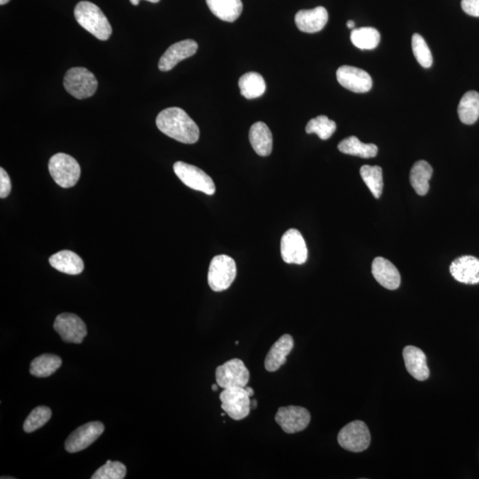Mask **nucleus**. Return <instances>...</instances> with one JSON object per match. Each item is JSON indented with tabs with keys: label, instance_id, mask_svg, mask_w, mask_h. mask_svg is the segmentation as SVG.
Listing matches in <instances>:
<instances>
[{
	"label": "nucleus",
	"instance_id": "obj_1",
	"mask_svg": "<svg viewBox=\"0 0 479 479\" xmlns=\"http://www.w3.org/2000/svg\"><path fill=\"white\" fill-rule=\"evenodd\" d=\"M156 124L162 133L177 142L185 144L198 142L199 128L182 108L164 109L158 114Z\"/></svg>",
	"mask_w": 479,
	"mask_h": 479
},
{
	"label": "nucleus",
	"instance_id": "obj_2",
	"mask_svg": "<svg viewBox=\"0 0 479 479\" xmlns=\"http://www.w3.org/2000/svg\"><path fill=\"white\" fill-rule=\"evenodd\" d=\"M74 16L79 26L98 40L105 41L111 38L112 34L111 23L101 9L94 3L79 2L74 10Z\"/></svg>",
	"mask_w": 479,
	"mask_h": 479
},
{
	"label": "nucleus",
	"instance_id": "obj_3",
	"mask_svg": "<svg viewBox=\"0 0 479 479\" xmlns=\"http://www.w3.org/2000/svg\"><path fill=\"white\" fill-rule=\"evenodd\" d=\"M49 172L56 184L63 188H69L79 181L80 165L69 154L58 153L51 157L48 164Z\"/></svg>",
	"mask_w": 479,
	"mask_h": 479
},
{
	"label": "nucleus",
	"instance_id": "obj_4",
	"mask_svg": "<svg viewBox=\"0 0 479 479\" xmlns=\"http://www.w3.org/2000/svg\"><path fill=\"white\" fill-rule=\"evenodd\" d=\"M63 84L70 95L79 100H84L96 93L98 81L87 69L76 67L67 72Z\"/></svg>",
	"mask_w": 479,
	"mask_h": 479
},
{
	"label": "nucleus",
	"instance_id": "obj_5",
	"mask_svg": "<svg viewBox=\"0 0 479 479\" xmlns=\"http://www.w3.org/2000/svg\"><path fill=\"white\" fill-rule=\"evenodd\" d=\"M236 264L235 260L227 255H218L211 260L208 283L215 292L227 291L236 277Z\"/></svg>",
	"mask_w": 479,
	"mask_h": 479
},
{
	"label": "nucleus",
	"instance_id": "obj_6",
	"mask_svg": "<svg viewBox=\"0 0 479 479\" xmlns=\"http://www.w3.org/2000/svg\"><path fill=\"white\" fill-rule=\"evenodd\" d=\"M337 441L341 447L350 452H364L371 445V432L365 422L354 421L345 425L338 433Z\"/></svg>",
	"mask_w": 479,
	"mask_h": 479
},
{
	"label": "nucleus",
	"instance_id": "obj_7",
	"mask_svg": "<svg viewBox=\"0 0 479 479\" xmlns=\"http://www.w3.org/2000/svg\"><path fill=\"white\" fill-rule=\"evenodd\" d=\"M251 398L242 387L224 389L220 395L221 408L232 420L241 421L247 417L252 410Z\"/></svg>",
	"mask_w": 479,
	"mask_h": 479
},
{
	"label": "nucleus",
	"instance_id": "obj_8",
	"mask_svg": "<svg viewBox=\"0 0 479 479\" xmlns=\"http://www.w3.org/2000/svg\"><path fill=\"white\" fill-rule=\"evenodd\" d=\"M174 170L178 178L188 188L208 196H213L216 191L213 179L198 167L184 162H177L174 165Z\"/></svg>",
	"mask_w": 479,
	"mask_h": 479
},
{
	"label": "nucleus",
	"instance_id": "obj_9",
	"mask_svg": "<svg viewBox=\"0 0 479 479\" xmlns=\"http://www.w3.org/2000/svg\"><path fill=\"white\" fill-rule=\"evenodd\" d=\"M249 380V372L239 359H232L225 362L216 369V381L218 386L223 389L232 387L245 388Z\"/></svg>",
	"mask_w": 479,
	"mask_h": 479
},
{
	"label": "nucleus",
	"instance_id": "obj_10",
	"mask_svg": "<svg viewBox=\"0 0 479 479\" xmlns=\"http://www.w3.org/2000/svg\"><path fill=\"white\" fill-rule=\"evenodd\" d=\"M281 253L287 264L303 265L308 258V249L304 237L297 229H290L281 240Z\"/></svg>",
	"mask_w": 479,
	"mask_h": 479
},
{
	"label": "nucleus",
	"instance_id": "obj_11",
	"mask_svg": "<svg viewBox=\"0 0 479 479\" xmlns=\"http://www.w3.org/2000/svg\"><path fill=\"white\" fill-rule=\"evenodd\" d=\"M276 421L283 432L294 434L304 431L311 422V415L305 407L288 406L280 407L276 415Z\"/></svg>",
	"mask_w": 479,
	"mask_h": 479
},
{
	"label": "nucleus",
	"instance_id": "obj_12",
	"mask_svg": "<svg viewBox=\"0 0 479 479\" xmlns=\"http://www.w3.org/2000/svg\"><path fill=\"white\" fill-rule=\"evenodd\" d=\"M56 332L66 343L81 344L87 334L86 324L74 313H62L54 324Z\"/></svg>",
	"mask_w": 479,
	"mask_h": 479
},
{
	"label": "nucleus",
	"instance_id": "obj_13",
	"mask_svg": "<svg viewBox=\"0 0 479 479\" xmlns=\"http://www.w3.org/2000/svg\"><path fill=\"white\" fill-rule=\"evenodd\" d=\"M105 429L101 422H91L80 426L67 439L65 449L70 453L80 452L87 449L100 438Z\"/></svg>",
	"mask_w": 479,
	"mask_h": 479
},
{
	"label": "nucleus",
	"instance_id": "obj_14",
	"mask_svg": "<svg viewBox=\"0 0 479 479\" xmlns=\"http://www.w3.org/2000/svg\"><path fill=\"white\" fill-rule=\"evenodd\" d=\"M337 79L342 86L357 94L367 93L373 86L371 75L356 67L341 66L337 69Z\"/></svg>",
	"mask_w": 479,
	"mask_h": 479
},
{
	"label": "nucleus",
	"instance_id": "obj_15",
	"mask_svg": "<svg viewBox=\"0 0 479 479\" xmlns=\"http://www.w3.org/2000/svg\"><path fill=\"white\" fill-rule=\"evenodd\" d=\"M198 44L193 40H186L171 45L162 56L158 68L161 72H170L179 62L195 55Z\"/></svg>",
	"mask_w": 479,
	"mask_h": 479
},
{
	"label": "nucleus",
	"instance_id": "obj_16",
	"mask_svg": "<svg viewBox=\"0 0 479 479\" xmlns=\"http://www.w3.org/2000/svg\"><path fill=\"white\" fill-rule=\"evenodd\" d=\"M329 21V13L323 6L300 10L295 16V26L305 33H316L324 29Z\"/></svg>",
	"mask_w": 479,
	"mask_h": 479
},
{
	"label": "nucleus",
	"instance_id": "obj_17",
	"mask_svg": "<svg viewBox=\"0 0 479 479\" xmlns=\"http://www.w3.org/2000/svg\"><path fill=\"white\" fill-rule=\"evenodd\" d=\"M450 273L457 281L464 284L479 283V259L472 256H463L453 260Z\"/></svg>",
	"mask_w": 479,
	"mask_h": 479
},
{
	"label": "nucleus",
	"instance_id": "obj_18",
	"mask_svg": "<svg viewBox=\"0 0 479 479\" xmlns=\"http://www.w3.org/2000/svg\"><path fill=\"white\" fill-rule=\"evenodd\" d=\"M372 274L378 283L390 291L399 288L401 278L399 270L389 260L378 257L372 264Z\"/></svg>",
	"mask_w": 479,
	"mask_h": 479
},
{
	"label": "nucleus",
	"instance_id": "obj_19",
	"mask_svg": "<svg viewBox=\"0 0 479 479\" xmlns=\"http://www.w3.org/2000/svg\"><path fill=\"white\" fill-rule=\"evenodd\" d=\"M403 359L407 371L418 381H425L429 376L426 355L420 348L408 345L404 348Z\"/></svg>",
	"mask_w": 479,
	"mask_h": 479
},
{
	"label": "nucleus",
	"instance_id": "obj_20",
	"mask_svg": "<svg viewBox=\"0 0 479 479\" xmlns=\"http://www.w3.org/2000/svg\"><path fill=\"white\" fill-rule=\"evenodd\" d=\"M294 347L293 337L286 334L271 347L265 361V368L269 372H276L287 362V356Z\"/></svg>",
	"mask_w": 479,
	"mask_h": 479
},
{
	"label": "nucleus",
	"instance_id": "obj_21",
	"mask_svg": "<svg viewBox=\"0 0 479 479\" xmlns=\"http://www.w3.org/2000/svg\"><path fill=\"white\" fill-rule=\"evenodd\" d=\"M249 142L253 150L261 157H269L273 150V135L265 123L257 122L249 130Z\"/></svg>",
	"mask_w": 479,
	"mask_h": 479
},
{
	"label": "nucleus",
	"instance_id": "obj_22",
	"mask_svg": "<svg viewBox=\"0 0 479 479\" xmlns=\"http://www.w3.org/2000/svg\"><path fill=\"white\" fill-rule=\"evenodd\" d=\"M49 263L59 272L77 276L83 272L84 266L82 259L75 252L62 251L50 257Z\"/></svg>",
	"mask_w": 479,
	"mask_h": 479
},
{
	"label": "nucleus",
	"instance_id": "obj_23",
	"mask_svg": "<svg viewBox=\"0 0 479 479\" xmlns=\"http://www.w3.org/2000/svg\"><path fill=\"white\" fill-rule=\"evenodd\" d=\"M206 3L215 16L227 23L237 20L244 8L242 0H206Z\"/></svg>",
	"mask_w": 479,
	"mask_h": 479
},
{
	"label": "nucleus",
	"instance_id": "obj_24",
	"mask_svg": "<svg viewBox=\"0 0 479 479\" xmlns=\"http://www.w3.org/2000/svg\"><path fill=\"white\" fill-rule=\"evenodd\" d=\"M433 169L427 162L421 160L413 165L410 171V183L417 195H427L429 189V179H432Z\"/></svg>",
	"mask_w": 479,
	"mask_h": 479
},
{
	"label": "nucleus",
	"instance_id": "obj_25",
	"mask_svg": "<svg viewBox=\"0 0 479 479\" xmlns=\"http://www.w3.org/2000/svg\"><path fill=\"white\" fill-rule=\"evenodd\" d=\"M458 115L465 125H473L479 118V94L470 91L465 94L458 106Z\"/></svg>",
	"mask_w": 479,
	"mask_h": 479
},
{
	"label": "nucleus",
	"instance_id": "obj_26",
	"mask_svg": "<svg viewBox=\"0 0 479 479\" xmlns=\"http://www.w3.org/2000/svg\"><path fill=\"white\" fill-rule=\"evenodd\" d=\"M239 88L242 96L249 100L262 96L266 90L264 77L257 72H249L239 79Z\"/></svg>",
	"mask_w": 479,
	"mask_h": 479
},
{
	"label": "nucleus",
	"instance_id": "obj_27",
	"mask_svg": "<svg viewBox=\"0 0 479 479\" xmlns=\"http://www.w3.org/2000/svg\"><path fill=\"white\" fill-rule=\"evenodd\" d=\"M340 152L361 158H372L376 157L378 149L375 144H365L361 142L357 137L351 136L342 140L338 144Z\"/></svg>",
	"mask_w": 479,
	"mask_h": 479
},
{
	"label": "nucleus",
	"instance_id": "obj_28",
	"mask_svg": "<svg viewBox=\"0 0 479 479\" xmlns=\"http://www.w3.org/2000/svg\"><path fill=\"white\" fill-rule=\"evenodd\" d=\"M62 361L54 354H42L30 364V374L36 378H48L62 367Z\"/></svg>",
	"mask_w": 479,
	"mask_h": 479
},
{
	"label": "nucleus",
	"instance_id": "obj_29",
	"mask_svg": "<svg viewBox=\"0 0 479 479\" xmlns=\"http://www.w3.org/2000/svg\"><path fill=\"white\" fill-rule=\"evenodd\" d=\"M351 40L356 47L361 50H373L378 47L381 36L375 28L364 27L352 30Z\"/></svg>",
	"mask_w": 479,
	"mask_h": 479
},
{
	"label": "nucleus",
	"instance_id": "obj_30",
	"mask_svg": "<svg viewBox=\"0 0 479 479\" xmlns=\"http://www.w3.org/2000/svg\"><path fill=\"white\" fill-rule=\"evenodd\" d=\"M359 172H361V178L368 189L371 190L372 195L376 198H380L383 189L382 168L379 167H371V165H364Z\"/></svg>",
	"mask_w": 479,
	"mask_h": 479
},
{
	"label": "nucleus",
	"instance_id": "obj_31",
	"mask_svg": "<svg viewBox=\"0 0 479 479\" xmlns=\"http://www.w3.org/2000/svg\"><path fill=\"white\" fill-rule=\"evenodd\" d=\"M337 125L333 120L329 119L326 115H319L310 120L305 128V132L308 135L315 133L320 139L329 140L336 132Z\"/></svg>",
	"mask_w": 479,
	"mask_h": 479
},
{
	"label": "nucleus",
	"instance_id": "obj_32",
	"mask_svg": "<svg viewBox=\"0 0 479 479\" xmlns=\"http://www.w3.org/2000/svg\"><path fill=\"white\" fill-rule=\"evenodd\" d=\"M51 417L52 411L50 408L45 406L35 408L24 422V432L31 433L37 431V429L43 427L50 420Z\"/></svg>",
	"mask_w": 479,
	"mask_h": 479
},
{
	"label": "nucleus",
	"instance_id": "obj_33",
	"mask_svg": "<svg viewBox=\"0 0 479 479\" xmlns=\"http://www.w3.org/2000/svg\"><path fill=\"white\" fill-rule=\"evenodd\" d=\"M412 49L415 59L422 67L431 68L433 63L432 54L427 43L420 34L415 33L412 38Z\"/></svg>",
	"mask_w": 479,
	"mask_h": 479
},
{
	"label": "nucleus",
	"instance_id": "obj_34",
	"mask_svg": "<svg viewBox=\"0 0 479 479\" xmlns=\"http://www.w3.org/2000/svg\"><path fill=\"white\" fill-rule=\"evenodd\" d=\"M126 475V467L120 461H107L91 475V479H123Z\"/></svg>",
	"mask_w": 479,
	"mask_h": 479
},
{
	"label": "nucleus",
	"instance_id": "obj_35",
	"mask_svg": "<svg viewBox=\"0 0 479 479\" xmlns=\"http://www.w3.org/2000/svg\"><path fill=\"white\" fill-rule=\"evenodd\" d=\"M12 185L8 172L0 168V198L4 199L11 193Z\"/></svg>",
	"mask_w": 479,
	"mask_h": 479
},
{
	"label": "nucleus",
	"instance_id": "obj_36",
	"mask_svg": "<svg viewBox=\"0 0 479 479\" xmlns=\"http://www.w3.org/2000/svg\"><path fill=\"white\" fill-rule=\"evenodd\" d=\"M461 9L468 16L479 17V0H463Z\"/></svg>",
	"mask_w": 479,
	"mask_h": 479
},
{
	"label": "nucleus",
	"instance_id": "obj_37",
	"mask_svg": "<svg viewBox=\"0 0 479 479\" xmlns=\"http://www.w3.org/2000/svg\"><path fill=\"white\" fill-rule=\"evenodd\" d=\"M257 407H258V401L257 400L253 399L251 400V410H256Z\"/></svg>",
	"mask_w": 479,
	"mask_h": 479
},
{
	"label": "nucleus",
	"instance_id": "obj_38",
	"mask_svg": "<svg viewBox=\"0 0 479 479\" xmlns=\"http://www.w3.org/2000/svg\"><path fill=\"white\" fill-rule=\"evenodd\" d=\"M347 27L349 28V29L354 30L355 28V23L354 22V21H348Z\"/></svg>",
	"mask_w": 479,
	"mask_h": 479
},
{
	"label": "nucleus",
	"instance_id": "obj_39",
	"mask_svg": "<svg viewBox=\"0 0 479 479\" xmlns=\"http://www.w3.org/2000/svg\"><path fill=\"white\" fill-rule=\"evenodd\" d=\"M245 389L246 390H247V393H249V396L252 397L253 395H254V390H253V389L251 388V387L246 386Z\"/></svg>",
	"mask_w": 479,
	"mask_h": 479
},
{
	"label": "nucleus",
	"instance_id": "obj_40",
	"mask_svg": "<svg viewBox=\"0 0 479 479\" xmlns=\"http://www.w3.org/2000/svg\"><path fill=\"white\" fill-rule=\"evenodd\" d=\"M140 0H130V2L132 3L133 6H138L140 4Z\"/></svg>",
	"mask_w": 479,
	"mask_h": 479
},
{
	"label": "nucleus",
	"instance_id": "obj_41",
	"mask_svg": "<svg viewBox=\"0 0 479 479\" xmlns=\"http://www.w3.org/2000/svg\"><path fill=\"white\" fill-rule=\"evenodd\" d=\"M10 0H0V5L4 6L6 3H9Z\"/></svg>",
	"mask_w": 479,
	"mask_h": 479
},
{
	"label": "nucleus",
	"instance_id": "obj_42",
	"mask_svg": "<svg viewBox=\"0 0 479 479\" xmlns=\"http://www.w3.org/2000/svg\"><path fill=\"white\" fill-rule=\"evenodd\" d=\"M218 388V383H217V385H213V392H217Z\"/></svg>",
	"mask_w": 479,
	"mask_h": 479
},
{
	"label": "nucleus",
	"instance_id": "obj_43",
	"mask_svg": "<svg viewBox=\"0 0 479 479\" xmlns=\"http://www.w3.org/2000/svg\"><path fill=\"white\" fill-rule=\"evenodd\" d=\"M147 1H150L151 3H158L160 1V0H147Z\"/></svg>",
	"mask_w": 479,
	"mask_h": 479
}]
</instances>
